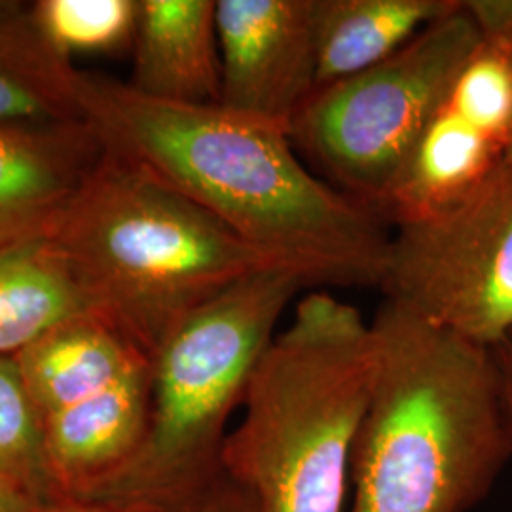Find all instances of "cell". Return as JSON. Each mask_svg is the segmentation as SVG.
<instances>
[{"mask_svg":"<svg viewBox=\"0 0 512 512\" xmlns=\"http://www.w3.org/2000/svg\"><path fill=\"white\" fill-rule=\"evenodd\" d=\"M103 148L200 205L310 289L378 287L391 226L313 173L291 131L224 105H175L78 71Z\"/></svg>","mask_w":512,"mask_h":512,"instance_id":"6da1fadb","label":"cell"},{"mask_svg":"<svg viewBox=\"0 0 512 512\" xmlns=\"http://www.w3.org/2000/svg\"><path fill=\"white\" fill-rule=\"evenodd\" d=\"M348 512H469L511 463L492 349L384 302Z\"/></svg>","mask_w":512,"mask_h":512,"instance_id":"7a4b0ae2","label":"cell"},{"mask_svg":"<svg viewBox=\"0 0 512 512\" xmlns=\"http://www.w3.org/2000/svg\"><path fill=\"white\" fill-rule=\"evenodd\" d=\"M374 372L372 321L327 289L308 291L249 380L224 475L266 512H344Z\"/></svg>","mask_w":512,"mask_h":512,"instance_id":"3957f363","label":"cell"},{"mask_svg":"<svg viewBox=\"0 0 512 512\" xmlns=\"http://www.w3.org/2000/svg\"><path fill=\"white\" fill-rule=\"evenodd\" d=\"M46 236L97 313L150 357L188 313L247 275L283 266L105 148Z\"/></svg>","mask_w":512,"mask_h":512,"instance_id":"277c9868","label":"cell"},{"mask_svg":"<svg viewBox=\"0 0 512 512\" xmlns=\"http://www.w3.org/2000/svg\"><path fill=\"white\" fill-rule=\"evenodd\" d=\"M311 291L291 268L247 275L188 313L152 355L147 435L99 497L192 512L219 482L228 421L291 302Z\"/></svg>","mask_w":512,"mask_h":512,"instance_id":"5b68a950","label":"cell"},{"mask_svg":"<svg viewBox=\"0 0 512 512\" xmlns=\"http://www.w3.org/2000/svg\"><path fill=\"white\" fill-rule=\"evenodd\" d=\"M480 44L461 0L397 54L317 88L291 139L321 179L378 211L429 118Z\"/></svg>","mask_w":512,"mask_h":512,"instance_id":"8992f818","label":"cell"},{"mask_svg":"<svg viewBox=\"0 0 512 512\" xmlns=\"http://www.w3.org/2000/svg\"><path fill=\"white\" fill-rule=\"evenodd\" d=\"M384 302L492 349L512 332V164L391 228Z\"/></svg>","mask_w":512,"mask_h":512,"instance_id":"52a82bcc","label":"cell"},{"mask_svg":"<svg viewBox=\"0 0 512 512\" xmlns=\"http://www.w3.org/2000/svg\"><path fill=\"white\" fill-rule=\"evenodd\" d=\"M220 105L293 129L317 92L315 0H217Z\"/></svg>","mask_w":512,"mask_h":512,"instance_id":"ba28073f","label":"cell"},{"mask_svg":"<svg viewBox=\"0 0 512 512\" xmlns=\"http://www.w3.org/2000/svg\"><path fill=\"white\" fill-rule=\"evenodd\" d=\"M152 359L90 399L44 420V450L61 499L99 497L147 435Z\"/></svg>","mask_w":512,"mask_h":512,"instance_id":"9c48e42d","label":"cell"},{"mask_svg":"<svg viewBox=\"0 0 512 512\" xmlns=\"http://www.w3.org/2000/svg\"><path fill=\"white\" fill-rule=\"evenodd\" d=\"M101 156L84 120L0 124V245L48 232Z\"/></svg>","mask_w":512,"mask_h":512,"instance_id":"30bf717a","label":"cell"},{"mask_svg":"<svg viewBox=\"0 0 512 512\" xmlns=\"http://www.w3.org/2000/svg\"><path fill=\"white\" fill-rule=\"evenodd\" d=\"M128 86L175 105H220L217 0H139Z\"/></svg>","mask_w":512,"mask_h":512,"instance_id":"8fae6325","label":"cell"},{"mask_svg":"<svg viewBox=\"0 0 512 512\" xmlns=\"http://www.w3.org/2000/svg\"><path fill=\"white\" fill-rule=\"evenodd\" d=\"M147 359H152L147 351L103 315L73 319L16 355L42 423L90 399Z\"/></svg>","mask_w":512,"mask_h":512,"instance_id":"7c38bea8","label":"cell"},{"mask_svg":"<svg viewBox=\"0 0 512 512\" xmlns=\"http://www.w3.org/2000/svg\"><path fill=\"white\" fill-rule=\"evenodd\" d=\"M86 315L99 313L46 232L0 245V355L16 357L44 334Z\"/></svg>","mask_w":512,"mask_h":512,"instance_id":"4fadbf2b","label":"cell"},{"mask_svg":"<svg viewBox=\"0 0 512 512\" xmlns=\"http://www.w3.org/2000/svg\"><path fill=\"white\" fill-rule=\"evenodd\" d=\"M461 0H315L319 88L397 54Z\"/></svg>","mask_w":512,"mask_h":512,"instance_id":"5bb4252c","label":"cell"},{"mask_svg":"<svg viewBox=\"0 0 512 512\" xmlns=\"http://www.w3.org/2000/svg\"><path fill=\"white\" fill-rule=\"evenodd\" d=\"M78 69L44 37L33 2L0 0V124L82 122Z\"/></svg>","mask_w":512,"mask_h":512,"instance_id":"9a60e30c","label":"cell"},{"mask_svg":"<svg viewBox=\"0 0 512 512\" xmlns=\"http://www.w3.org/2000/svg\"><path fill=\"white\" fill-rule=\"evenodd\" d=\"M0 473L40 505L61 499L48 469L42 416L10 355H0Z\"/></svg>","mask_w":512,"mask_h":512,"instance_id":"2e32d148","label":"cell"},{"mask_svg":"<svg viewBox=\"0 0 512 512\" xmlns=\"http://www.w3.org/2000/svg\"><path fill=\"white\" fill-rule=\"evenodd\" d=\"M33 14L44 37L65 57L131 50L139 0H37Z\"/></svg>","mask_w":512,"mask_h":512,"instance_id":"e0dca14e","label":"cell"},{"mask_svg":"<svg viewBox=\"0 0 512 512\" xmlns=\"http://www.w3.org/2000/svg\"><path fill=\"white\" fill-rule=\"evenodd\" d=\"M192 512H266L249 490L222 475Z\"/></svg>","mask_w":512,"mask_h":512,"instance_id":"ac0fdd59","label":"cell"},{"mask_svg":"<svg viewBox=\"0 0 512 512\" xmlns=\"http://www.w3.org/2000/svg\"><path fill=\"white\" fill-rule=\"evenodd\" d=\"M29 512H165L156 507H150L139 501L126 499H109V497H90V499H59L54 503L38 505Z\"/></svg>","mask_w":512,"mask_h":512,"instance_id":"d6986e66","label":"cell"},{"mask_svg":"<svg viewBox=\"0 0 512 512\" xmlns=\"http://www.w3.org/2000/svg\"><path fill=\"white\" fill-rule=\"evenodd\" d=\"M492 353H494L497 374H499L501 401H503V412H505V421H507L512 458V332L505 340H501L495 348H492Z\"/></svg>","mask_w":512,"mask_h":512,"instance_id":"ffe728a7","label":"cell"},{"mask_svg":"<svg viewBox=\"0 0 512 512\" xmlns=\"http://www.w3.org/2000/svg\"><path fill=\"white\" fill-rule=\"evenodd\" d=\"M38 505L40 503L25 494L8 476L0 473V512H29Z\"/></svg>","mask_w":512,"mask_h":512,"instance_id":"44dd1931","label":"cell"},{"mask_svg":"<svg viewBox=\"0 0 512 512\" xmlns=\"http://www.w3.org/2000/svg\"><path fill=\"white\" fill-rule=\"evenodd\" d=\"M505 160H507V162H511V164H512V131H511V141H509V148H507V154H505Z\"/></svg>","mask_w":512,"mask_h":512,"instance_id":"7402d4cb","label":"cell"}]
</instances>
